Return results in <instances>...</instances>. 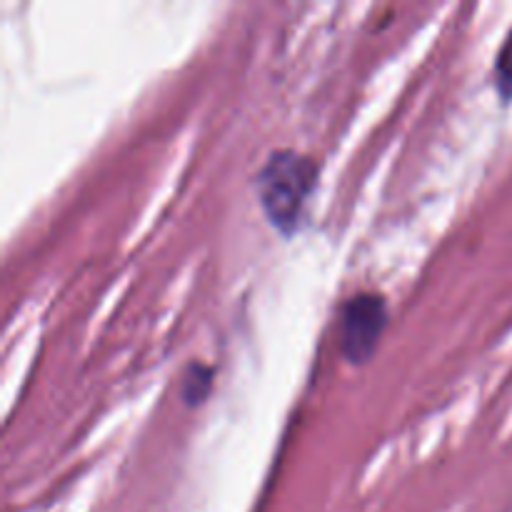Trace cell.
I'll return each mask as SVG.
<instances>
[{
  "instance_id": "cell-1",
  "label": "cell",
  "mask_w": 512,
  "mask_h": 512,
  "mask_svg": "<svg viewBox=\"0 0 512 512\" xmlns=\"http://www.w3.org/2000/svg\"><path fill=\"white\" fill-rule=\"evenodd\" d=\"M318 178V160L293 148H278L263 160L255 175V190L260 210L278 233L293 235L300 228Z\"/></svg>"
},
{
  "instance_id": "cell-2",
  "label": "cell",
  "mask_w": 512,
  "mask_h": 512,
  "mask_svg": "<svg viewBox=\"0 0 512 512\" xmlns=\"http://www.w3.org/2000/svg\"><path fill=\"white\" fill-rule=\"evenodd\" d=\"M388 298L375 290H358L338 308V350L345 363H370L388 330Z\"/></svg>"
},
{
  "instance_id": "cell-3",
  "label": "cell",
  "mask_w": 512,
  "mask_h": 512,
  "mask_svg": "<svg viewBox=\"0 0 512 512\" xmlns=\"http://www.w3.org/2000/svg\"><path fill=\"white\" fill-rule=\"evenodd\" d=\"M215 385V368L203 363V360H193L185 365L183 375H180V400L185 408H200L213 393Z\"/></svg>"
},
{
  "instance_id": "cell-4",
  "label": "cell",
  "mask_w": 512,
  "mask_h": 512,
  "mask_svg": "<svg viewBox=\"0 0 512 512\" xmlns=\"http://www.w3.org/2000/svg\"><path fill=\"white\" fill-rule=\"evenodd\" d=\"M495 85L505 100L512 98V28L495 55Z\"/></svg>"
}]
</instances>
